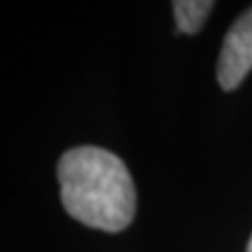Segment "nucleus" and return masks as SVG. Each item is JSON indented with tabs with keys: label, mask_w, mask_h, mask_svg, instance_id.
<instances>
[{
	"label": "nucleus",
	"mask_w": 252,
	"mask_h": 252,
	"mask_svg": "<svg viewBox=\"0 0 252 252\" xmlns=\"http://www.w3.org/2000/svg\"><path fill=\"white\" fill-rule=\"evenodd\" d=\"M61 202L76 220L101 231L126 229L137 210V189L124 162L103 147H74L57 164Z\"/></svg>",
	"instance_id": "nucleus-1"
},
{
	"label": "nucleus",
	"mask_w": 252,
	"mask_h": 252,
	"mask_svg": "<svg viewBox=\"0 0 252 252\" xmlns=\"http://www.w3.org/2000/svg\"><path fill=\"white\" fill-rule=\"evenodd\" d=\"M252 69V9L240 15L227 32L219 55L217 78L225 91H233Z\"/></svg>",
	"instance_id": "nucleus-2"
},
{
	"label": "nucleus",
	"mask_w": 252,
	"mask_h": 252,
	"mask_svg": "<svg viewBox=\"0 0 252 252\" xmlns=\"http://www.w3.org/2000/svg\"><path fill=\"white\" fill-rule=\"evenodd\" d=\"M212 9H215V2H208V0H179L175 2L172 11H175L179 32L198 34Z\"/></svg>",
	"instance_id": "nucleus-3"
},
{
	"label": "nucleus",
	"mask_w": 252,
	"mask_h": 252,
	"mask_svg": "<svg viewBox=\"0 0 252 252\" xmlns=\"http://www.w3.org/2000/svg\"><path fill=\"white\" fill-rule=\"evenodd\" d=\"M246 252H252V238H250V242H248V248H246Z\"/></svg>",
	"instance_id": "nucleus-4"
}]
</instances>
